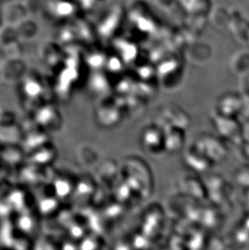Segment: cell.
<instances>
[{"label": "cell", "instance_id": "1", "mask_svg": "<svg viewBox=\"0 0 249 250\" xmlns=\"http://www.w3.org/2000/svg\"><path fill=\"white\" fill-rule=\"evenodd\" d=\"M24 66L23 62L18 61L17 59L8 60L5 62L4 66L0 71V75L6 81H14L21 77L24 73Z\"/></svg>", "mask_w": 249, "mask_h": 250}, {"label": "cell", "instance_id": "2", "mask_svg": "<svg viewBox=\"0 0 249 250\" xmlns=\"http://www.w3.org/2000/svg\"><path fill=\"white\" fill-rule=\"evenodd\" d=\"M15 29L17 31L18 38H21L24 41L30 40L34 38L38 33V28L36 24L30 21L28 26V21H25V20L17 24V28L15 27Z\"/></svg>", "mask_w": 249, "mask_h": 250}]
</instances>
